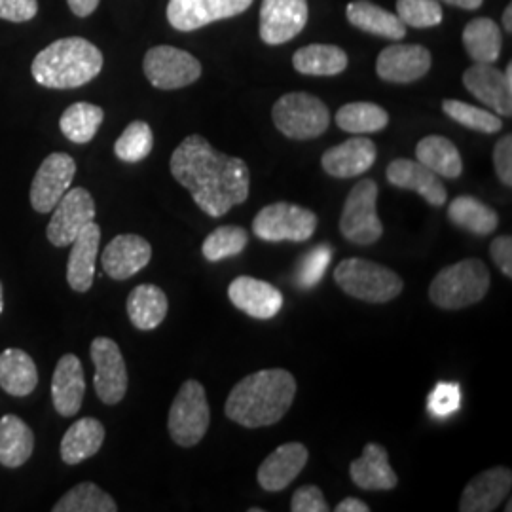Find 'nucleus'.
Returning <instances> with one entry per match:
<instances>
[{
    "instance_id": "f257e3e1",
    "label": "nucleus",
    "mask_w": 512,
    "mask_h": 512,
    "mask_svg": "<svg viewBox=\"0 0 512 512\" xmlns=\"http://www.w3.org/2000/svg\"><path fill=\"white\" fill-rule=\"evenodd\" d=\"M169 167L175 181L190 192L209 217H224L249 198L251 173L247 164L215 150L202 135L186 137L175 148Z\"/></svg>"
},
{
    "instance_id": "f03ea898",
    "label": "nucleus",
    "mask_w": 512,
    "mask_h": 512,
    "mask_svg": "<svg viewBox=\"0 0 512 512\" xmlns=\"http://www.w3.org/2000/svg\"><path fill=\"white\" fill-rule=\"evenodd\" d=\"M296 380L289 370L268 368L243 378L230 391L224 414L247 429L270 427L285 418L293 406Z\"/></svg>"
},
{
    "instance_id": "7ed1b4c3",
    "label": "nucleus",
    "mask_w": 512,
    "mask_h": 512,
    "mask_svg": "<svg viewBox=\"0 0 512 512\" xmlns=\"http://www.w3.org/2000/svg\"><path fill=\"white\" fill-rule=\"evenodd\" d=\"M103 69V54L90 40L61 38L38 52L31 73L40 86L73 90L92 82Z\"/></svg>"
},
{
    "instance_id": "20e7f679",
    "label": "nucleus",
    "mask_w": 512,
    "mask_h": 512,
    "mask_svg": "<svg viewBox=\"0 0 512 512\" xmlns=\"http://www.w3.org/2000/svg\"><path fill=\"white\" fill-rule=\"evenodd\" d=\"M492 275L480 258H465L440 270L429 287V298L442 310H463L478 304L490 291Z\"/></svg>"
},
{
    "instance_id": "39448f33",
    "label": "nucleus",
    "mask_w": 512,
    "mask_h": 512,
    "mask_svg": "<svg viewBox=\"0 0 512 512\" xmlns=\"http://www.w3.org/2000/svg\"><path fill=\"white\" fill-rule=\"evenodd\" d=\"M334 281L344 293L368 304H385L403 293V277L378 262L346 258L334 270Z\"/></svg>"
},
{
    "instance_id": "423d86ee",
    "label": "nucleus",
    "mask_w": 512,
    "mask_h": 512,
    "mask_svg": "<svg viewBox=\"0 0 512 512\" xmlns=\"http://www.w3.org/2000/svg\"><path fill=\"white\" fill-rule=\"evenodd\" d=\"M272 118L275 128L296 141L321 137L330 124L329 107L319 97L304 92L285 93L277 99Z\"/></svg>"
},
{
    "instance_id": "0eeeda50",
    "label": "nucleus",
    "mask_w": 512,
    "mask_h": 512,
    "mask_svg": "<svg viewBox=\"0 0 512 512\" xmlns=\"http://www.w3.org/2000/svg\"><path fill=\"white\" fill-rule=\"evenodd\" d=\"M211 423L207 393L198 380H186L169 408V437L181 448H192L202 442Z\"/></svg>"
},
{
    "instance_id": "6e6552de",
    "label": "nucleus",
    "mask_w": 512,
    "mask_h": 512,
    "mask_svg": "<svg viewBox=\"0 0 512 512\" xmlns=\"http://www.w3.org/2000/svg\"><path fill=\"white\" fill-rule=\"evenodd\" d=\"M317 222V215L310 209L294 203L277 202L258 211L253 220V232L256 238L268 243H304L315 234Z\"/></svg>"
},
{
    "instance_id": "1a4fd4ad",
    "label": "nucleus",
    "mask_w": 512,
    "mask_h": 512,
    "mask_svg": "<svg viewBox=\"0 0 512 512\" xmlns=\"http://www.w3.org/2000/svg\"><path fill=\"white\" fill-rule=\"evenodd\" d=\"M378 184L363 179L355 184L344 203L340 217V232L355 245H372L384 234V224L378 217Z\"/></svg>"
},
{
    "instance_id": "9d476101",
    "label": "nucleus",
    "mask_w": 512,
    "mask_h": 512,
    "mask_svg": "<svg viewBox=\"0 0 512 512\" xmlns=\"http://www.w3.org/2000/svg\"><path fill=\"white\" fill-rule=\"evenodd\" d=\"M148 82L158 90H181L202 76V63L188 52L173 46L148 50L143 61Z\"/></svg>"
},
{
    "instance_id": "9b49d317",
    "label": "nucleus",
    "mask_w": 512,
    "mask_h": 512,
    "mask_svg": "<svg viewBox=\"0 0 512 512\" xmlns=\"http://www.w3.org/2000/svg\"><path fill=\"white\" fill-rule=\"evenodd\" d=\"M90 355L95 366L93 385L97 397L109 406L120 403L128 393V368L120 346L110 338L99 336L90 346Z\"/></svg>"
},
{
    "instance_id": "f8f14e48",
    "label": "nucleus",
    "mask_w": 512,
    "mask_h": 512,
    "mask_svg": "<svg viewBox=\"0 0 512 512\" xmlns=\"http://www.w3.org/2000/svg\"><path fill=\"white\" fill-rule=\"evenodd\" d=\"M95 220V202L86 188H69L54 207L46 236L54 247H69L80 230Z\"/></svg>"
},
{
    "instance_id": "ddd939ff",
    "label": "nucleus",
    "mask_w": 512,
    "mask_h": 512,
    "mask_svg": "<svg viewBox=\"0 0 512 512\" xmlns=\"http://www.w3.org/2000/svg\"><path fill=\"white\" fill-rule=\"evenodd\" d=\"M76 175V162L65 152L50 154L40 167L31 184L29 200L37 213H52L55 205L71 188Z\"/></svg>"
},
{
    "instance_id": "4468645a",
    "label": "nucleus",
    "mask_w": 512,
    "mask_h": 512,
    "mask_svg": "<svg viewBox=\"0 0 512 512\" xmlns=\"http://www.w3.org/2000/svg\"><path fill=\"white\" fill-rule=\"evenodd\" d=\"M253 0H169L167 21L173 29L190 33L220 19L243 14Z\"/></svg>"
},
{
    "instance_id": "2eb2a0df",
    "label": "nucleus",
    "mask_w": 512,
    "mask_h": 512,
    "mask_svg": "<svg viewBox=\"0 0 512 512\" xmlns=\"http://www.w3.org/2000/svg\"><path fill=\"white\" fill-rule=\"evenodd\" d=\"M308 18V0H262L260 38L268 46L285 44L304 31Z\"/></svg>"
},
{
    "instance_id": "dca6fc26",
    "label": "nucleus",
    "mask_w": 512,
    "mask_h": 512,
    "mask_svg": "<svg viewBox=\"0 0 512 512\" xmlns=\"http://www.w3.org/2000/svg\"><path fill=\"white\" fill-rule=\"evenodd\" d=\"M433 63L431 52L420 44H395L378 55L376 73L393 84H410L429 73Z\"/></svg>"
},
{
    "instance_id": "f3484780",
    "label": "nucleus",
    "mask_w": 512,
    "mask_h": 512,
    "mask_svg": "<svg viewBox=\"0 0 512 512\" xmlns=\"http://www.w3.org/2000/svg\"><path fill=\"white\" fill-rule=\"evenodd\" d=\"M228 298L239 311L258 321L274 319L283 308L281 291L272 283L251 275L236 277L228 287Z\"/></svg>"
},
{
    "instance_id": "a211bd4d",
    "label": "nucleus",
    "mask_w": 512,
    "mask_h": 512,
    "mask_svg": "<svg viewBox=\"0 0 512 512\" xmlns=\"http://www.w3.org/2000/svg\"><path fill=\"white\" fill-rule=\"evenodd\" d=\"M310 452L302 442H287L275 448L258 467L256 480L266 492H283L308 465Z\"/></svg>"
},
{
    "instance_id": "6ab92c4d",
    "label": "nucleus",
    "mask_w": 512,
    "mask_h": 512,
    "mask_svg": "<svg viewBox=\"0 0 512 512\" xmlns=\"http://www.w3.org/2000/svg\"><path fill=\"white\" fill-rule=\"evenodd\" d=\"M150 258L152 247L147 239L137 234H122L112 239L105 247L101 264L109 277L116 281H124L145 270Z\"/></svg>"
},
{
    "instance_id": "aec40b11",
    "label": "nucleus",
    "mask_w": 512,
    "mask_h": 512,
    "mask_svg": "<svg viewBox=\"0 0 512 512\" xmlns=\"http://www.w3.org/2000/svg\"><path fill=\"white\" fill-rule=\"evenodd\" d=\"M463 84L480 103L494 110L497 116L509 118L512 114V84L505 73L488 63H475L463 74Z\"/></svg>"
},
{
    "instance_id": "412c9836",
    "label": "nucleus",
    "mask_w": 512,
    "mask_h": 512,
    "mask_svg": "<svg viewBox=\"0 0 512 512\" xmlns=\"http://www.w3.org/2000/svg\"><path fill=\"white\" fill-rule=\"evenodd\" d=\"M512 471L507 467H492L476 475L459 499L461 512H492L511 494Z\"/></svg>"
},
{
    "instance_id": "4be33fe9",
    "label": "nucleus",
    "mask_w": 512,
    "mask_h": 512,
    "mask_svg": "<svg viewBox=\"0 0 512 512\" xmlns=\"http://www.w3.org/2000/svg\"><path fill=\"white\" fill-rule=\"evenodd\" d=\"M387 181L397 188L420 194L421 198L433 207H442L448 200V192L439 175L420 164L418 160H393L387 167Z\"/></svg>"
},
{
    "instance_id": "5701e85b",
    "label": "nucleus",
    "mask_w": 512,
    "mask_h": 512,
    "mask_svg": "<svg viewBox=\"0 0 512 512\" xmlns=\"http://www.w3.org/2000/svg\"><path fill=\"white\" fill-rule=\"evenodd\" d=\"M86 395V376L80 359L67 353L59 359L52 378V401L57 414L71 418L80 412Z\"/></svg>"
},
{
    "instance_id": "b1692460",
    "label": "nucleus",
    "mask_w": 512,
    "mask_h": 512,
    "mask_svg": "<svg viewBox=\"0 0 512 512\" xmlns=\"http://www.w3.org/2000/svg\"><path fill=\"white\" fill-rule=\"evenodd\" d=\"M378 156L376 145L366 137H351L321 156L323 171L336 179H353L366 173Z\"/></svg>"
},
{
    "instance_id": "393cba45",
    "label": "nucleus",
    "mask_w": 512,
    "mask_h": 512,
    "mask_svg": "<svg viewBox=\"0 0 512 512\" xmlns=\"http://www.w3.org/2000/svg\"><path fill=\"white\" fill-rule=\"evenodd\" d=\"M101 243V226L93 220L76 236L67 264V281L74 293H88L95 277V260Z\"/></svg>"
},
{
    "instance_id": "a878e982",
    "label": "nucleus",
    "mask_w": 512,
    "mask_h": 512,
    "mask_svg": "<svg viewBox=\"0 0 512 512\" xmlns=\"http://www.w3.org/2000/svg\"><path fill=\"white\" fill-rule=\"evenodd\" d=\"M349 475L355 486L370 492H389L399 484V476L389 465L387 450L376 442L366 444L363 456L349 465Z\"/></svg>"
},
{
    "instance_id": "bb28decb",
    "label": "nucleus",
    "mask_w": 512,
    "mask_h": 512,
    "mask_svg": "<svg viewBox=\"0 0 512 512\" xmlns=\"http://www.w3.org/2000/svg\"><path fill=\"white\" fill-rule=\"evenodd\" d=\"M105 425L95 418H80L67 429L61 440V459L67 465H78L93 458L105 442Z\"/></svg>"
},
{
    "instance_id": "cd10ccee",
    "label": "nucleus",
    "mask_w": 512,
    "mask_h": 512,
    "mask_svg": "<svg viewBox=\"0 0 512 512\" xmlns=\"http://www.w3.org/2000/svg\"><path fill=\"white\" fill-rule=\"evenodd\" d=\"M38 385L35 361L23 349H4L0 353V387L12 397H27Z\"/></svg>"
},
{
    "instance_id": "c85d7f7f",
    "label": "nucleus",
    "mask_w": 512,
    "mask_h": 512,
    "mask_svg": "<svg viewBox=\"0 0 512 512\" xmlns=\"http://www.w3.org/2000/svg\"><path fill=\"white\" fill-rule=\"evenodd\" d=\"M35 450L33 429L25 421L6 414L0 418V465L18 469L25 465Z\"/></svg>"
},
{
    "instance_id": "c756f323",
    "label": "nucleus",
    "mask_w": 512,
    "mask_h": 512,
    "mask_svg": "<svg viewBox=\"0 0 512 512\" xmlns=\"http://www.w3.org/2000/svg\"><path fill=\"white\" fill-rule=\"evenodd\" d=\"M126 308L129 321L135 329L154 330L164 323L169 310V300L160 287L143 283L129 293Z\"/></svg>"
},
{
    "instance_id": "7c9ffc66",
    "label": "nucleus",
    "mask_w": 512,
    "mask_h": 512,
    "mask_svg": "<svg viewBox=\"0 0 512 512\" xmlns=\"http://www.w3.org/2000/svg\"><path fill=\"white\" fill-rule=\"evenodd\" d=\"M349 23L365 33L389 38V40H403L406 37V25L397 14H391L378 4L368 0H357L348 4Z\"/></svg>"
},
{
    "instance_id": "2f4dec72",
    "label": "nucleus",
    "mask_w": 512,
    "mask_h": 512,
    "mask_svg": "<svg viewBox=\"0 0 512 512\" xmlns=\"http://www.w3.org/2000/svg\"><path fill=\"white\" fill-rule=\"evenodd\" d=\"M416 158L444 179H458L463 173L458 147L442 135L423 137L416 147Z\"/></svg>"
},
{
    "instance_id": "473e14b6",
    "label": "nucleus",
    "mask_w": 512,
    "mask_h": 512,
    "mask_svg": "<svg viewBox=\"0 0 512 512\" xmlns=\"http://www.w3.org/2000/svg\"><path fill=\"white\" fill-rule=\"evenodd\" d=\"M348 54L330 44H310L293 57L294 69L308 76H336L348 69Z\"/></svg>"
},
{
    "instance_id": "72a5a7b5",
    "label": "nucleus",
    "mask_w": 512,
    "mask_h": 512,
    "mask_svg": "<svg viewBox=\"0 0 512 512\" xmlns=\"http://www.w3.org/2000/svg\"><path fill=\"white\" fill-rule=\"evenodd\" d=\"M448 219L475 236H490L499 226V215L475 196H458L448 205Z\"/></svg>"
},
{
    "instance_id": "f704fd0d",
    "label": "nucleus",
    "mask_w": 512,
    "mask_h": 512,
    "mask_svg": "<svg viewBox=\"0 0 512 512\" xmlns=\"http://www.w3.org/2000/svg\"><path fill=\"white\" fill-rule=\"evenodd\" d=\"M463 44L475 63L494 65L501 55L503 35L494 19L476 18L465 27Z\"/></svg>"
},
{
    "instance_id": "c9c22d12",
    "label": "nucleus",
    "mask_w": 512,
    "mask_h": 512,
    "mask_svg": "<svg viewBox=\"0 0 512 512\" xmlns=\"http://www.w3.org/2000/svg\"><path fill=\"white\" fill-rule=\"evenodd\" d=\"M105 120V112L92 103H74L61 114V133L76 145L90 143Z\"/></svg>"
},
{
    "instance_id": "e433bc0d",
    "label": "nucleus",
    "mask_w": 512,
    "mask_h": 512,
    "mask_svg": "<svg viewBox=\"0 0 512 512\" xmlns=\"http://www.w3.org/2000/svg\"><path fill=\"white\" fill-rule=\"evenodd\" d=\"M336 124L353 135H366L387 128L389 114L376 103H348L336 112Z\"/></svg>"
},
{
    "instance_id": "4c0bfd02",
    "label": "nucleus",
    "mask_w": 512,
    "mask_h": 512,
    "mask_svg": "<svg viewBox=\"0 0 512 512\" xmlns=\"http://www.w3.org/2000/svg\"><path fill=\"white\" fill-rule=\"evenodd\" d=\"M54 512H116L118 505L105 490L93 482H82L69 490L54 505Z\"/></svg>"
},
{
    "instance_id": "58836bf2",
    "label": "nucleus",
    "mask_w": 512,
    "mask_h": 512,
    "mask_svg": "<svg viewBox=\"0 0 512 512\" xmlns=\"http://www.w3.org/2000/svg\"><path fill=\"white\" fill-rule=\"evenodd\" d=\"M249 245V234L241 226H219L202 245V255L207 262H220L238 256Z\"/></svg>"
},
{
    "instance_id": "ea45409f",
    "label": "nucleus",
    "mask_w": 512,
    "mask_h": 512,
    "mask_svg": "<svg viewBox=\"0 0 512 512\" xmlns=\"http://www.w3.org/2000/svg\"><path fill=\"white\" fill-rule=\"evenodd\" d=\"M154 148V133L147 122L135 120L114 143V154L126 164L143 162Z\"/></svg>"
},
{
    "instance_id": "a19ab883",
    "label": "nucleus",
    "mask_w": 512,
    "mask_h": 512,
    "mask_svg": "<svg viewBox=\"0 0 512 512\" xmlns=\"http://www.w3.org/2000/svg\"><path fill=\"white\" fill-rule=\"evenodd\" d=\"M444 114H448L454 122H458L465 128L475 129L480 133H497L503 129V120L490 110L478 109L469 103L456 101V99H446L442 103Z\"/></svg>"
},
{
    "instance_id": "79ce46f5",
    "label": "nucleus",
    "mask_w": 512,
    "mask_h": 512,
    "mask_svg": "<svg viewBox=\"0 0 512 512\" xmlns=\"http://www.w3.org/2000/svg\"><path fill=\"white\" fill-rule=\"evenodd\" d=\"M397 16L414 29L437 27L442 21L439 0H397Z\"/></svg>"
},
{
    "instance_id": "37998d69",
    "label": "nucleus",
    "mask_w": 512,
    "mask_h": 512,
    "mask_svg": "<svg viewBox=\"0 0 512 512\" xmlns=\"http://www.w3.org/2000/svg\"><path fill=\"white\" fill-rule=\"evenodd\" d=\"M330 256H332L330 245H317L308 255H304L300 266H298V274H296L298 287H302V289L315 287L321 281V277L325 275Z\"/></svg>"
},
{
    "instance_id": "c03bdc74",
    "label": "nucleus",
    "mask_w": 512,
    "mask_h": 512,
    "mask_svg": "<svg viewBox=\"0 0 512 512\" xmlns=\"http://www.w3.org/2000/svg\"><path fill=\"white\" fill-rule=\"evenodd\" d=\"M427 408L437 418H448L461 408V389L456 384L437 385L427 401Z\"/></svg>"
},
{
    "instance_id": "a18cd8bd",
    "label": "nucleus",
    "mask_w": 512,
    "mask_h": 512,
    "mask_svg": "<svg viewBox=\"0 0 512 512\" xmlns=\"http://www.w3.org/2000/svg\"><path fill=\"white\" fill-rule=\"evenodd\" d=\"M293 512H329L330 507L323 492L317 486H302L298 488L291 499Z\"/></svg>"
},
{
    "instance_id": "49530a36",
    "label": "nucleus",
    "mask_w": 512,
    "mask_h": 512,
    "mask_svg": "<svg viewBox=\"0 0 512 512\" xmlns=\"http://www.w3.org/2000/svg\"><path fill=\"white\" fill-rule=\"evenodd\" d=\"M38 0H0V19L25 23L37 16Z\"/></svg>"
},
{
    "instance_id": "de8ad7c7",
    "label": "nucleus",
    "mask_w": 512,
    "mask_h": 512,
    "mask_svg": "<svg viewBox=\"0 0 512 512\" xmlns=\"http://www.w3.org/2000/svg\"><path fill=\"white\" fill-rule=\"evenodd\" d=\"M494 165L499 181L505 186H512V137L505 135L497 141L494 148Z\"/></svg>"
},
{
    "instance_id": "09e8293b",
    "label": "nucleus",
    "mask_w": 512,
    "mask_h": 512,
    "mask_svg": "<svg viewBox=\"0 0 512 512\" xmlns=\"http://www.w3.org/2000/svg\"><path fill=\"white\" fill-rule=\"evenodd\" d=\"M490 255L494 258L497 268L512 277V238L511 236H499L490 243Z\"/></svg>"
},
{
    "instance_id": "8fccbe9b",
    "label": "nucleus",
    "mask_w": 512,
    "mask_h": 512,
    "mask_svg": "<svg viewBox=\"0 0 512 512\" xmlns=\"http://www.w3.org/2000/svg\"><path fill=\"white\" fill-rule=\"evenodd\" d=\"M67 2H69L71 12L78 18L92 16L93 12L97 10V6H99V0H67Z\"/></svg>"
},
{
    "instance_id": "3c124183",
    "label": "nucleus",
    "mask_w": 512,
    "mask_h": 512,
    "mask_svg": "<svg viewBox=\"0 0 512 512\" xmlns=\"http://www.w3.org/2000/svg\"><path fill=\"white\" fill-rule=\"evenodd\" d=\"M336 512H370V507L366 505L363 499H357V497H346L344 501H340L336 505Z\"/></svg>"
},
{
    "instance_id": "603ef678",
    "label": "nucleus",
    "mask_w": 512,
    "mask_h": 512,
    "mask_svg": "<svg viewBox=\"0 0 512 512\" xmlns=\"http://www.w3.org/2000/svg\"><path fill=\"white\" fill-rule=\"evenodd\" d=\"M442 2L458 6V8H463V10H476V8L482 6L484 0H442Z\"/></svg>"
},
{
    "instance_id": "864d4df0",
    "label": "nucleus",
    "mask_w": 512,
    "mask_h": 512,
    "mask_svg": "<svg viewBox=\"0 0 512 512\" xmlns=\"http://www.w3.org/2000/svg\"><path fill=\"white\" fill-rule=\"evenodd\" d=\"M503 25H505V31L512 33V6L509 4L505 8V14H503Z\"/></svg>"
},
{
    "instance_id": "5fc2aeb1",
    "label": "nucleus",
    "mask_w": 512,
    "mask_h": 512,
    "mask_svg": "<svg viewBox=\"0 0 512 512\" xmlns=\"http://www.w3.org/2000/svg\"><path fill=\"white\" fill-rule=\"evenodd\" d=\"M4 310V296H2V283H0V313Z\"/></svg>"
},
{
    "instance_id": "6e6d98bb",
    "label": "nucleus",
    "mask_w": 512,
    "mask_h": 512,
    "mask_svg": "<svg viewBox=\"0 0 512 512\" xmlns=\"http://www.w3.org/2000/svg\"><path fill=\"white\" fill-rule=\"evenodd\" d=\"M251 512H264V509H249Z\"/></svg>"
}]
</instances>
